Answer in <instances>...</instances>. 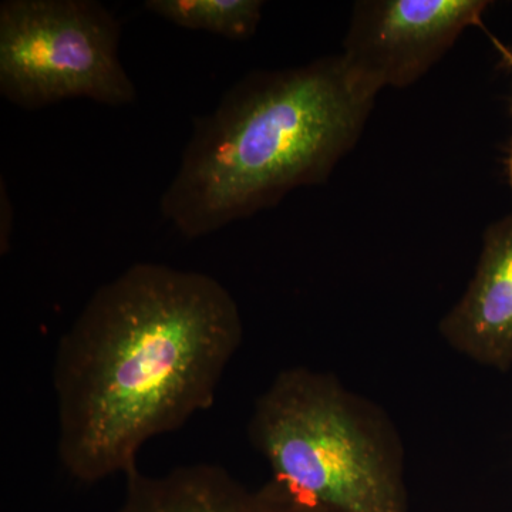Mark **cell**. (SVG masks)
I'll return each instance as SVG.
<instances>
[{"label":"cell","mask_w":512,"mask_h":512,"mask_svg":"<svg viewBox=\"0 0 512 512\" xmlns=\"http://www.w3.org/2000/svg\"><path fill=\"white\" fill-rule=\"evenodd\" d=\"M242 340L238 303L214 276L138 262L101 285L53 365L67 476L92 485L137 470L148 441L212 407Z\"/></svg>","instance_id":"obj_1"},{"label":"cell","mask_w":512,"mask_h":512,"mask_svg":"<svg viewBox=\"0 0 512 512\" xmlns=\"http://www.w3.org/2000/svg\"><path fill=\"white\" fill-rule=\"evenodd\" d=\"M377 94L340 55L248 74L194 121L161 214L197 239L325 183L362 136Z\"/></svg>","instance_id":"obj_2"},{"label":"cell","mask_w":512,"mask_h":512,"mask_svg":"<svg viewBox=\"0 0 512 512\" xmlns=\"http://www.w3.org/2000/svg\"><path fill=\"white\" fill-rule=\"evenodd\" d=\"M268 484L302 512H409L406 448L390 414L338 376L282 370L248 424Z\"/></svg>","instance_id":"obj_3"},{"label":"cell","mask_w":512,"mask_h":512,"mask_svg":"<svg viewBox=\"0 0 512 512\" xmlns=\"http://www.w3.org/2000/svg\"><path fill=\"white\" fill-rule=\"evenodd\" d=\"M121 25L96 0H5L0 5V93L25 110L70 99L133 103L119 56Z\"/></svg>","instance_id":"obj_4"},{"label":"cell","mask_w":512,"mask_h":512,"mask_svg":"<svg viewBox=\"0 0 512 512\" xmlns=\"http://www.w3.org/2000/svg\"><path fill=\"white\" fill-rule=\"evenodd\" d=\"M487 0H366L353 9L340 53L376 92L407 87L429 72L470 26H483Z\"/></svg>","instance_id":"obj_5"},{"label":"cell","mask_w":512,"mask_h":512,"mask_svg":"<svg viewBox=\"0 0 512 512\" xmlns=\"http://www.w3.org/2000/svg\"><path fill=\"white\" fill-rule=\"evenodd\" d=\"M444 342L461 356L507 373L512 367V214L484 234L476 274L441 319Z\"/></svg>","instance_id":"obj_6"},{"label":"cell","mask_w":512,"mask_h":512,"mask_svg":"<svg viewBox=\"0 0 512 512\" xmlns=\"http://www.w3.org/2000/svg\"><path fill=\"white\" fill-rule=\"evenodd\" d=\"M126 478L123 501L113 512H302L268 483L248 488L225 468L197 463L147 476Z\"/></svg>","instance_id":"obj_7"},{"label":"cell","mask_w":512,"mask_h":512,"mask_svg":"<svg viewBox=\"0 0 512 512\" xmlns=\"http://www.w3.org/2000/svg\"><path fill=\"white\" fill-rule=\"evenodd\" d=\"M261 0H147L144 8L180 28L229 40L254 36L262 18Z\"/></svg>","instance_id":"obj_8"},{"label":"cell","mask_w":512,"mask_h":512,"mask_svg":"<svg viewBox=\"0 0 512 512\" xmlns=\"http://www.w3.org/2000/svg\"><path fill=\"white\" fill-rule=\"evenodd\" d=\"M491 42L494 43V46L497 47L498 52L503 56L504 62L507 63V66L512 70V52L508 49L507 46H504L500 40L495 39L494 36H490ZM505 170H507V180L510 183V187L512 190V140L510 150H508L507 161H505Z\"/></svg>","instance_id":"obj_9"}]
</instances>
